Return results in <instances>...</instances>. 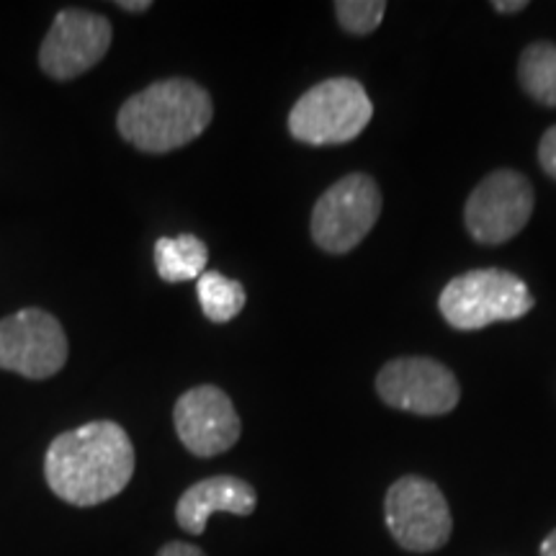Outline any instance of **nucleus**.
<instances>
[{
	"instance_id": "dca6fc26",
	"label": "nucleus",
	"mask_w": 556,
	"mask_h": 556,
	"mask_svg": "<svg viewBox=\"0 0 556 556\" xmlns=\"http://www.w3.org/2000/svg\"><path fill=\"white\" fill-rule=\"evenodd\" d=\"M336 13L345 31L366 37L381 24L387 13L384 0H338Z\"/></svg>"
},
{
	"instance_id": "423d86ee",
	"label": "nucleus",
	"mask_w": 556,
	"mask_h": 556,
	"mask_svg": "<svg viewBox=\"0 0 556 556\" xmlns=\"http://www.w3.org/2000/svg\"><path fill=\"white\" fill-rule=\"evenodd\" d=\"M384 518L394 541L415 554L438 552L454 531L446 497L426 477H402L389 486Z\"/></svg>"
},
{
	"instance_id": "7ed1b4c3",
	"label": "nucleus",
	"mask_w": 556,
	"mask_h": 556,
	"mask_svg": "<svg viewBox=\"0 0 556 556\" xmlns=\"http://www.w3.org/2000/svg\"><path fill=\"white\" fill-rule=\"evenodd\" d=\"M441 315L456 330H482L492 323H510L533 309V294L510 270L482 268L456 276L438 299Z\"/></svg>"
},
{
	"instance_id": "39448f33",
	"label": "nucleus",
	"mask_w": 556,
	"mask_h": 556,
	"mask_svg": "<svg viewBox=\"0 0 556 556\" xmlns=\"http://www.w3.org/2000/svg\"><path fill=\"white\" fill-rule=\"evenodd\" d=\"M379 214L381 191L377 180L364 173H351L317 199L312 208V238L325 253H351L371 232Z\"/></svg>"
},
{
	"instance_id": "6ab92c4d",
	"label": "nucleus",
	"mask_w": 556,
	"mask_h": 556,
	"mask_svg": "<svg viewBox=\"0 0 556 556\" xmlns=\"http://www.w3.org/2000/svg\"><path fill=\"white\" fill-rule=\"evenodd\" d=\"M492 9H495L497 13H518V11L528 9V3L526 0H495V3H492Z\"/></svg>"
},
{
	"instance_id": "1a4fd4ad",
	"label": "nucleus",
	"mask_w": 556,
	"mask_h": 556,
	"mask_svg": "<svg viewBox=\"0 0 556 556\" xmlns=\"http://www.w3.org/2000/svg\"><path fill=\"white\" fill-rule=\"evenodd\" d=\"M111 37V21L99 13L65 9L52 21L39 50V65L52 80H73L88 73L106 58Z\"/></svg>"
},
{
	"instance_id": "ddd939ff",
	"label": "nucleus",
	"mask_w": 556,
	"mask_h": 556,
	"mask_svg": "<svg viewBox=\"0 0 556 556\" xmlns=\"http://www.w3.org/2000/svg\"><path fill=\"white\" fill-rule=\"evenodd\" d=\"M208 248L197 235H178V238H160L155 242L157 276L168 283L193 281L206 274Z\"/></svg>"
},
{
	"instance_id": "20e7f679",
	"label": "nucleus",
	"mask_w": 556,
	"mask_h": 556,
	"mask_svg": "<svg viewBox=\"0 0 556 556\" xmlns=\"http://www.w3.org/2000/svg\"><path fill=\"white\" fill-rule=\"evenodd\" d=\"M374 103L353 78H330L309 88L289 114L291 137L304 144H345L368 127Z\"/></svg>"
},
{
	"instance_id": "f3484780",
	"label": "nucleus",
	"mask_w": 556,
	"mask_h": 556,
	"mask_svg": "<svg viewBox=\"0 0 556 556\" xmlns=\"http://www.w3.org/2000/svg\"><path fill=\"white\" fill-rule=\"evenodd\" d=\"M539 163L541 168L546 170V176H552L556 180V127H552L544 137H541Z\"/></svg>"
},
{
	"instance_id": "aec40b11",
	"label": "nucleus",
	"mask_w": 556,
	"mask_h": 556,
	"mask_svg": "<svg viewBox=\"0 0 556 556\" xmlns=\"http://www.w3.org/2000/svg\"><path fill=\"white\" fill-rule=\"evenodd\" d=\"M541 556H556V528L541 541Z\"/></svg>"
},
{
	"instance_id": "f257e3e1",
	"label": "nucleus",
	"mask_w": 556,
	"mask_h": 556,
	"mask_svg": "<svg viewBox=\"0 0 556 556\" xmlns=\"http://www.w3.org/2000/svg\"><path fill=\"white\" fill-rule=\"evenodd\" d=\"M137 456L119 422L96 420L60 433L45 456V477L62 503L96 507L122 495L135 477Z\"/></svg>"
},
{
	"instance_id": "2eb2a0df",
	"label": "nucleus",
	"mask_w": 556,
	"mask_h": 556,
	"mask_svg": "<svg viewBox=\"0 0 556 556\" xmlns=\"http://www.w3.org/2000/svg\"><path fill=\"white\" fill-rule=\"evenodd\" d=\"M199 304L204 309L206 319L212 323H229L245 307V289L235 278H227L217 270H206L197 281Z\"/></svg>"
},
{
	"instance_id": "9d476101",
	"label": "nucleus",
	"mask_w": 556,
	"mask_h": 556,
	"mask_svg": "<svg viewBox=\"0 0 556 556\" xmlns=\"http://www.w3.org/2000/svg\"><path fill=\"white\" fill-rule=\"evenodd\" d=\"M377 392L384 405L426 417L451 413L462 397L454 374L433 358L389 361L377 377Z\"/></svg>"
},
{
	"instance_id": "0eeeda50",
	"label": "nucleus",
	"mask_w": 556,
	"mask_h": 556,
	"mask_svg": "<svg viewBox=\"0 0 556 556\" xmlns=\"http://www.w3.org/2000/svg\"><path fill=\"white\" fill-rule=\"evenodd\" d=\"M67 336L50 312L29 307L0 319V368L24 379H50L65 368Z\"/></svg>"
},
{
	"instance_id": "a211bd4d",
	"label": "nucleus",
	"mask_w": 556,
	"mask_h": 556,
	"mask_svg": "<svg viewBox=\"0 0 556 556\" xmlns=\"http://www.w3.org/2000/svg\"><path fill=\"white\" fill-rule=\"evenodd\" d=\"M155 556H206V554L193 544H184V541H170V544H165Z\"/></svg>"
},
{
	"instance_id": "9b49d317",
	"label": "nucleus",
	"mask_w": 556,
	"mask_h": 556,
	"mask_svg": "<svg viewBox=\"0 0 556 556\" xmlns=\"http://www.w3.org/2000/svg\"><path fill=\"white\" fill-rule=\"evenodd\" d=\"M173 426L186 451L199 458L225 454L240 441L242 433L232 400L214 384L193 387L180 394L173 409Z\"/></svg>"
},
{
	"instance_id": "6e6552de",
	"label": "nucleus",
	"mask_w": 556,
	"mask_h": 556,
	"mask_svg": "<svg viewBox=\"0 0 556 556\" xmlns=\"http://www.w3.org/2000/svg\"><path fill=\"white\" fill-rule=\"evenodd\" d=\"M533 214V186L523 173L495 170L471 191L464 208L469 235L482 245L516 238Z\"/></svg>"
},
{
	"instance_id": "4468645a",
	"label": "nucleus",
	"mask_w": 556,
	"mask_h": 556,
	"mask_svg": "<svg viewBox=\"0 0 556 556\" xmlns=\"http://www.w3.org/2000/svg\"><path fill=\"white\" fill-rule=\"evenodd\" d=\"M518 80L541 106H556V47L552 41L526 47L518 62Z\"/></svg>"
},
{
	"instance_id": "412c9836",
	"label": "nucleus",
	"mask_w": 556,
	"mask_h": 556,
	"mask_svg": "<svg viewBox=\"0 0 556 556\" xmlns=\"http://www.w3.org/2000/svg\"><path fill=\"white\" fill-rule=\"evenodd\" d=\"M152 3H148V0H142V3H127V0H124V3H119V9L122 11H131V13H139V11H148Z\"/></svg>"
},
{
	"instance_id": "f03ea898",
	"label": "nucleus",
	"mask_w": 556,
	"mask_h": 556,
	"mask_svg": "<svg viewBox=\"0 0 556 556\" xmlns=\"http://www.w3.org/2000/svg\"><path fill=\"white\" fill-rule=\"evenodd\" d=\"M212 96L189 78H168L148 86L116 114L122 139L150 155L180 150L212 124Z\"/></svg>"
},
{
	"instance_id": "f8f14e48",
	"label": "nucleus",
	"mask_w": 556,
	"mask_h": 556,
	"mask_svg": "<svg viewBox=\"0 0 556 556\" xmlns=\"http://www.w3.org/2000/svg\"><path fill=\"white\" fill-rule=\"evenodd\" d=\"M258 495L253 484L240 477H208L191 484L176 505V520L191 536H201L206 531L208 518L214 513H232V516H253Z\"/></svg>"
}]
</instances>
